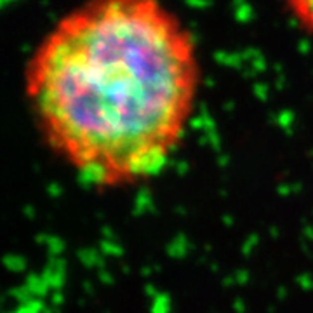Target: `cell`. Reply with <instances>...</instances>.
Returning <instances> with one entry per match:
<instances>
[{
    "instance_id": "1",
    "label": "cell",
    "mask_w": 313,
    "mask_h": 313,
    "mask_svg": "<svg viewBox=\"0 0 313 313\" xmlns=\"http://www.w3.org/2000/svg\"><path fill=\"white\" fill-rule=\"evenodd\" d=\"M45 145L83 183L162 172L202 85L193 33L162 0H83L40 38L23 75Z\"/></svg>"
},
{
    "instance_id": "2",
    "label": "cell",
    "mask_w": 313,
    "mask_h": 313,
    "mask_svg": "<svg viewBox=\"0 0 313 313\" xmlns=\"http://www.w3.org/2000/svg\"><path fill=\"white\" fill-rule=\"evenodd\" d=\"M294 21L313 35V0H284Z\"/></svg>"
}]
</instances>
